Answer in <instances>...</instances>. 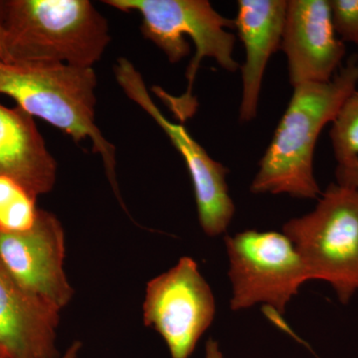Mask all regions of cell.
<instances>
[{
    "mask_svg": "<svg viewBox=\"0 0 358 358\" xmlns=\"http://www.w3.org/2000/svg\"><path fill=\"white\" fill-rule=\"evenodd\" d=\"M357 85L358 56L353 55L331 81L294 87L286 112L259 162L250 186L252 193L301 199L322 194L313 173L315 145L322 129L334 121Z\"/></svg>",
    "mask_w": 358,
    "mask_h": 358,
    "instance_id": "6da1fadb",
    "label": "cell"
},
{
    "mask_svg": "<svg viewBox=\"0 0 358 358\" xmlns=\"http://www.w3.org/2000/svg\"><path fill=\"white\" fill-rule=\"evenodd\" d=\"M96 84L94 68L0 59V95L13 99L28 115L61 129L77 143L91 141L113 192L126 209L115 176V145L96 124Z\"/></svg>",
    "mask_w": 358,
    "mask_h": 358,
    "instance_id": "7a4b0ae2",
    "label": "cell"
},
{
    "mask_svg": "<svg viewBox=\"0 0 358 358\" xmlns=\"http://www.w3.org/2000/svg\"><path fill=\"white\" fill-rule=\"evenodd\" d=\"M6 61L93 68L110 41L107 20L89 0L0 1Z\"/></svg>",
    "mask_w": 358,
    "mask_h": 358,
    "instance_id": "3957f363",
    "label": "cell"
},
{
    "mask_svg": "<svg viewBox=\"0 0 358 358\" xmlns=\"http://www.w3.org/2000/svg\"><path fill=\"white\" fill-rule=\"evenodd\" d=\"M103 3L122 13L140 14L143 36L159 47L171 63H178L189 54L185 37L192 40L195 54L186 71L185 93L174 98L155 88L181 121L196 110L193 84L204 58L213 59L228 72L240 68L234 58L236 37L228 30L235 28L234 20L218 13L208 0H105Z\"/></svg>",
    "mask_w": 358,
    "mask_h": 358,
    "instance_id": "277c9868",
    "label": "cell"
},
{
    "mask_svg": "<svg viewBox=\"0 0 358 358\" xmlns=\"http://www.w3.org/2000/svg\"><path fill=\"white\" fill-rule=\"evenodd\" d=\"M282 233L310 280L327 282L341 303H350L358 292V192L333 183L312 212L289 220Z\"/></svg>",
    "mask_w": 358,
    "mask_h": 358,
    "instance_id": "5b68a950",
    "label": "cell"
},
{
    "mask_svg": "<svg viewBox=\"0 0 358 358\" xmlns=\"http://www.w3.org/2000/svg\"><path fill=\"white\" fill-rule=\"evenodd\" d=\"M232 310L265 303L284 313L301 285L310 281L301 256L282 233L246 230L225 237Z\"/></svg>",
    "mask_w": 358,
    "mask_h": 358,
    "instance_id": "8992f818",
    "label": "cell"
},
{
    "mask_svg": "<svg viewBox=\"0 0 358 358\" xmlns=\"http://www.w3.org/2000/svg\"><path fill=\"white\" fill-rule=\"evenodd\" d=\"M143 322L166 341L171 358H189L211 326L216 303L210 286L190 257L148 282Z\"/></svg>",
    "mask_w": 358,
    "mask_h": 358,
    "instance_id": "52a82bcc",
    "label": "cell"
},
{
    "mask_svg": "<svg viewBox=\"0 0 358 358\" xmlns=\"http://www.w3.org/2000/svg\"><path fill=\"white\" fill-rule=\"evenodd\" d=\"M114 71L124 93L157 122L185 160L194 188L202 230L207 236H220L229 227L235 214V204L226 181L229 173L227 167L212 159L183 124L166 119L155 105L145 80L131 61L117 59Z\"/></svg>",
    "mask_w": 358,
    "mask_h": 358,
    "instance_id": "ba28073f",
    "label": "cell"
},
{
    "mask_svg": "<svg viewBox=\"0 0 358 358\" xmlns=\"http://www.w3.org/2000/svg\"><path fill=\"white\" fill-rule=\"evenodd\" d=\"M65 233L51 212L40 209L31 229L0 231V263L14 281L33 298L60 313L74 289L64 270Z\"/></svg>",
    "mask_w": 358,
    "mask_h": 358,
    "instance_id": "9c48e42d",
    "label": "cell"
},
{
    "mask_svg": "<svg viewBox=\"0 0 358 358\" xmlns=\"http://www.w3.org/2000/svg\"><path fill=\"white\" fill-rule=\"evenodd\" d=\"M281 49L292 86L333 79L346 48L334 31L329 0H288Z\"/></svg>",
    "mask_w": 358,
    "mask_h": 358,
    "instance_id": "30bf717a",
    "label": "cell"
},
{
    "mask_svg": "<svg viewBox=\"0 0 358 358\" xmlns=\"http://www.w3.org/2000/svg\"><path fill=\"white\" fill-rule=\"evenodd\" d=\"M288 0H239L234 20L243 43L241 66L242 100L239 119L251 122L257 117L264 75L273 54L281 49Z\"/></svg>",
    "mask_w": 358,
    "mask_h": 358,
    "instance_id": "8fae6325",
    "label": "cell"
},
{
    "mask_svg": "<svg viewBox=\"0 0 358 358\" xmlns=\"http://www.w3.org/2000/svg\"><path fill=\"white\" fill-rule=\"evenodd\" d=\"M59 313L26 293L0 263V353L7 358H59Z\"/></svg>",
    "mask_w": 358,
    "mask_h": 358,
    "instance_id": "7c38bea8",
    "label": "cell"
},
{
    "mask_svg": "<svg viewBox=\"0 0 358 358\" xmlns=\"http://www.w3.org/2000/svg\"><path fill=\"white\" fill-rule=\"evenodd\" d=\"M0 176L20 181L30 192L46 194L55 186L57 162L34 117L20 107L0 103Z\"/></svg>",
    "mask_w": 358,
    "mask_h": 358,
    "instance_id": "4fadbf2b",
    "label": "cell"
},
{
    "mask_svg": "<svg viewBox=\"0 0 358 358\" xmlns=\"http://www.w3.org/2000/svg\"><path fill=\"white\" fill-rule=\"evenodd\" d=\"M36 201V195L20 181L0 176V231L21 233L31 229L40 211Z\"/></svg>",
    "mask_w": 358,
    "mask_h": 358,
    "instance_id": "5bb4252c",
    "label": "cell"
},
{
    "mask_svg": "<svg viewBox=\"0 0 358 358\" xmlns=\"http://www.w3.org/2000/svg\"><path fill=\"white\" fill-rule=\"evenodd\" d=\"M329 136L338 164L358 157V89L341 106L331 122Z\"/></svg>",
    "mask_w": 358,
    "mask_h": 358,
    "instance_id": "9a60e30c",
    "label": "cell"
},
{
    "mask_svg": "<svg viewBox=\"0 0 358 358\" xmlns=\"http://www.w3.org/2000/svg\"><path fill=\"white\" fill-rule=\"evenodd\" d=\"M334 31L343 42L358 44V0H329Z\"/></svg>",
    "mask_w": 358,
    "mask_h": 358,
    "instance_id": "2e32d148",
    "label": "cell"
},
{
    "mask_svg": "<svg viewBox=\"0 0 358 358\" xmlns=\"http://www.w3.org/2000/svg\"><path fill=\"white\" fill-rule=\"evenodd\" d=\"M336 183L358 192V157L339 162L336 169Z\"/></svg>",
    "mask_w": 358,
    "mask_h": 358,
    "instance_id": "e0dca14e",
    "label": "cell"
},
{
    "mask_svg": "<svg viewBox=\"0 0 358 358\" xmlns=\"http://www.w3.org/2000/svg\"><path fill=\"white\" fill-rule=\"evenodd\" d=\"M205 358H224L217 341L209 338L205 346Z\"/></svg>",
    "mask_w": 358,
    "mask_h": 358,
    "instance_id": "ac0fdd59",
    "label": "cell"
},
{
    "mask_svg": "<svg viewBox=\"0 0 358 358\" xmlns=\"http://www.w3.org/2000/svg\"><path fill=\"white\" fill-rule=\"evenodd\" d=\"M0 59H2V60H7L8 59L7 57L6 31H4L1 18H0Z\"/></svg>",
    "mask_w": 358,
    "mask_h": 358,
    "instance_id": "d6986e66",
    "label": "cell"
},
{
    "mask_svg": "<svg viewBox=\"0 0 358 358\" xmlns=\"http://www.w3.org/2000/svg\"><path fill=\"white\" fill-rule=\"evenodd\" d=\"M82 348V343L80 341H74L66 350L64 355L59 358H77L80 350Z\"/></svg>",
    "mask_w": 358,
    "mask_h": 358,
    "instance_id": "ffe728a7",
    "label": "cell"
},
{
    "mask_svg": "<svg viewBox=\"0 0 358 358\" xmlns=\"http://www.w3.org/2000/svg\"><path fill=\"white\" fill-rule=\"evenodd\" d=\"M0 358H7V357H4L3 355H1V353H0Z\"/></svg>",
    "mask_w": 358,
    "mask_h": 358,
    "instance_id": "44dd1931",
    "label": "cell"
},
{
    "mask_svg": "<svg viewBox=\"0 0 358 358\" xmlns=\"http://www.w3.org/2000/svg\"><path fill=\"white\" fill-rule=\"evenodd\" d=\"M357 47H358V44H357ZM358 56V55H357Z\"/></svg>",
    "mask_w": 358,
    "mask_h": 358,
    "instance_id": "7402d4cb",
    "label": "cell"
}]
</instances>
